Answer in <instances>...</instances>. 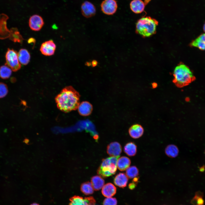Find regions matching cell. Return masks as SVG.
Listing matches in <instances>:
<instances>
[{"instance_id":"7a4b0ae2","label":"cell","mask_w":205,"mask_h":205,"mask_svg":"<svg viewBox=\"0 0 205 205\" xmlns=\"http://www.w3.org/2000/svg\"><path fill=\"white\" fill-rule=\"evenodd\" d=\"M173 75V82L179 88L187 86L196 79L189 67L182 62H180L175 67Z\"/></svg>"},{"instance_id":"cb8c5ba5","label":"cell","mask_w":205,"mask_h":205,"mask_svg":"<svg viewBox=\"0 0 205 205\" xmlns=\"http://www.w3.org/2000/svg\"><path fill=\"white\" fill-rule=\"evenodd\" d=\"M191 47H196L200 50L205 51V40L198 37L190 44Z\"/></svg>"},{"instance_id":"d6a6232c","label":"cell","mask_w":205,"mask_h":205,"mask_svg":"<svg viewBox=\"0 0 205 205\" xmlns=\"http://www.w3.org/2000/svg\"><path fill=\"white\" fill-rule=\"evenodd\" d=\"M30 205H39V204L36 203H34L31 204Z\"/></svg>"},{"instance_id":"44dd1931","label":"cell","mask_w":205,"mask_h":205,"mask_svg":"<svg viewBox=\"0 0 205 205\" xmlns=\"http://www.w3.org/2000/svg\"><path fill=\"white\" fill-rule=\"evenodd\" d=\"M69 200V205H89L85 197H83L78 196H74L71 197Z\"/></svg>"},{"instance_id":"9c48e42d","label":"cell","mask_w":205,"mask_h":205,"mask_svg":"<svg viewBox=\"0 0 205 205\" xmlns=\"http://www.w3.org/2000/svg\"><path fill=\"white\" fill-rule=\"evenodd\" d=\"M81 10L82 15L87 18L93 16L96 12L95 6L92 3L88 1H85L82 4Z\"/></svg>"},{"instance_id":"d6986e66","label":"cell","mask_w":205,"mask_h":205,"mask_svg":"<svg viewBox=\"0 0 205 205\" xmlns=\"http://www.w3.org/2000/svg\"><path fill=\"white\" fill-rule=\"evenodd\" d=\"M124 150V152L129 156H134L137 153V147L134 143L129 142L125 145Z\"/></svg>"},{"instance_id":"5b68a950","label":"cell","mask_w":205,"mask_h":205,"mask_svg":"<svg viewBox=\"0 0 205 205\" xmlns=\"http://www.w3.org/2000/svg\"><path fill=\"white\" fill-rule=\"evenodd\" d=\"M6 63L5 65L9 67L12 71L16 72L21 67L18 58L17 51L13 49L8 48L6 53Z\"/></svg>"},{"instance_id":"603a6c76","label":"cell","mask_w":205,"mask_h":205,"mask_svg":"<svg viewBox=\"0 0 205 205\" xmlns=\"http://www.w3.org/2000/svg\"><path fill=\"white\" fill-rule=\"evenodd\" d=\"M12 70L6 65H3L0 67V77L3 79H7L11 76Z\"/></svg>"},{"instance_id":"f1b7e54d","label":"cell","mask_w":205,"mask_h":205,"mask_svg":"<svg viewBox=\"0 0 205 205\" xmlns=\"http://www.w3.org/2000/svg\"><path fill=\"white\" fill-rule=\"evenodd\" d=\"M136 184L132 182L130 183L128 185V187L130 189L133 190L134 189L136 186Z\"/></svg>"},{"instance_id":"8992f818","label":"cell","mask_w":205,"mask_h":205,"mask_svg":"<svg viewBox=\"0 0 205 205\" xmlns=\"http://www.w3.org/2000/svg\"><path fill=\"white\" fill-rule=\"evenodd\" d=\"M101 6L102 11L108 15L115 13L118 7L117 2L116 0H104Z\"/></svg>"},{"instance_id":"8fae6325","label":"cell","mask_w":205,"mask_h":205,"mask_svg":"<svg viewBox=\"0 0 205 205\" xmlns=\"http://www.w3.org/2000/svg\"><path fill=\"white\" fill-rule=\"evenodd\" d=\"M143 127L138 124L132 126L129 128V133L130 136L134 139H138L141 137L144 133Z\"/></svg>"},{"instance_id":"4316f807","label":"cell","mask_w":205,"mask_h":205,"mask_svg":"<svg viewBox=\"0 0 205 205\" xmlns=\"http://www.w3.org/2000/svg\"><path fill=\"white\" fill-rule=\"evenodd\" d=\"M8 92L7 85L5 83L0 82V98L5 97Z\"/></svg>"},{"instance_id":"7c38bea8","label":"cell","mask_w":205,"mask_h":205,"mask_svg":"<svg viewBox=\"0 0 205 205\" xmlns=\"http://www.w3.org/2000/svg\"><path fill=\"white\" fill-rule=\"evenodd\" d=\"M77 109L80 115L83 116H87L89 115L92 112L93 106L89 102L85 101L79 104Z\"/></svg>"},{"instance_id":"52a82bcc","label":"cell","mask_w":205,"mask_h":205,"mask_svg":"<svg viewBox=\"0 0 205 205\" xmlns=\"http://www.w3.org/2000/svg\"><path fill=\"white\" fill-rule=\"evenodd\" d=\"M56 48V46L52 40H50L43 43L40 46V50L44 55L50 56L54 55Z\"/></svg>"},{"instance_id":"5bb4252c","label":"cell","mask_w":205,"mask_h":205,"mask_svg":"<svg viewBox=\"0 0 205 205\" xmlns=\"http://www.w3.org/2000/svg\"><path fill=\"white\" fill-rule=\"evenodd\" d=\"M128 180V177L126 174L124 173H120L115 177L114 182L116 186L124 188L126 186Z\"/></svg>"},{"instance_id":"3957f363","label":"cell","mask_w":205,"mask_h":205,"mask_svg":"<svg viewBox=\"0 0 205 205\" xmlns=\"http://www.w3.org/2000/svg\"><path fill=\"white\" fill-rule=\"evenodd\" d=\"M158 21L149 16L143 17L138 20L136 24L137 33L143 37H149L155 34Z\"/></svg>"},{"instance_id":"ac0fdd59","label":"cell","mask_w":205,"mask_h":205,"mask_svg":"<svg viewBox=\"0 0 205 205\" xmlns=\"http://www.w3.org/2000/svg\"><path fill=\"white\" fill-rule=\"evenodd\" d=\"M131 164V161L128 157L122 156L119 158L117 162V167L120 171H124L128 168Z\"/></svg>"},{"instance_id":"9a60e30c","label":"cell","mask_w":205,"mask_h":205,"mask_svg":"<svg viewBox=\"0 0 205 205\" xmlns=\"http://www.w3.org/2000/svg\"><path fill=\"white\" fill-rule=\"evenodd\" d=\"M116 192V187L111 183H108L104 185L101 191L102 195L107 198L112 196L115 194Z\"/></svg>"},{"instance_id":"484cf974","label":"cell","mask_w":205,"mask_h":205,"mask_svg":"<svg viewBox=\"0 0 205 205\" xmlns=\"http://www.w3.org/2000/svg\"><path fill=\"white\" fill-rule=\"evenodd\" d=\"M201 193L197 192L192 200L191 203L194 205H203L204 200Z\"/></svg>"},{"instance_id":"e0dca14e","label":"cell","mask_w":205,"mask_h":205,"mask_svg":"<svg viewBox=\"0 0 205 205\" xmlns=\"http://www.w3.org/2000/svg\"><path fill=\"white\" fill-rule=\"evenodd\" d=\"M91 183L94 190L97 191L102 188L104 184V181L101 176L96 175L91 178Z\"/></svg>"},{"instance_id":"6da1fadb","label":"cell","mask_w":205,"mask_h":205,"mask_svg":"<svg viewBox=\"0 0 205 205\" xmlns=\"http://www.w3.org/2000/svg\"><path fill=\"white\" fill-rule=\"evenodd\" d=\"M80 96L79 93L73 87H66L55 98L57 106L65 112L76 110L80 104Z\"/></svg>"},{"instance_id":"d4e9b609","label":"cell","mask_w":205,"mask_h":205,"mask_svg":"<svg viewBox=\"0 0 205 205\" xmlns=\"http://www.w3.org/2000/svg\"><path fill=\"white\" fill-rule=\"evenodd\" d=\"M126 175L130 179L134 178L138 175L139 170L136 166H131L126 169Z\"/></svg>"},{"instance_id":"7402d4cb","label":"cell","mask_w":205,"mask_h":205,"mask_svg":"<svg viewBox=\"0 0 205 205\" xmlns=\"http://www.w3.org/2000/svg\"><path fill=\"white\" fill-rule=\"evenodd\" d=\"M80 190L83 194L87 195L92 194L94 192V189L91 183L89 181L82 183L80 186Z\"/></svg>"},{"instance_id":"277c9868","label":"cell","mask_w":205,"mask_h":205,"mask_svg":"<svg viewBox=\"0 0 205 205\" xmlns=\"http://www.w3.org/2000/svg\"><path fill=\"white\" fill-rule=\"evenodd\" d=\"M120 156H112L103 159L97 170L98 175L106 178L114 175L116 171L117 162Z\"/></svg>"},{"instance_id":"4dcf8cb0","label":"cell","mask_w":205,"mask_h":205,"mask_svg":"<svg viewBox=\"0 0 205 205\" xmlns=\"http://www.w3.org/2000/svg\"><path fill=\"white\" fill-rule=\"evenodd\" d=\"M86 63H87V65H88V66H89L90 65H91V63H90V62H87Z\"/></svg>"},{"instance_id":"83f0119b","label":"cell","mask_w":205,"mask_h":205,"mask_svg":"<svg viewBox=\"0 0 205 205\" xmlns=\"http://www.w3.org/2000/svg\"><path fill=\"white\" fill-rule=\"evenodd\" d=\"M117 201L115 198L108 197L105 198L103 202V205H117Z\"/></svg>"},{"instance_id":"f546056e","label":"cell","mask_w":205,"mask_h":205,"mask_svg":"<svg viewBox=\"0 0 205 205\" xmlns=\"http://www.w3.org/2000/svg\"><path fill=\"white\" fill-rule=\"evenodd\" d=\"M98 63L97 61L95 60H93L92 61V64L93 67L96 66Z\"/></svg>"},{"instance_id":"1f68e13d","label":"cell","mask_w":205,"mask_h":205,"mask_svg":"<svg viewBox=\"0 0 205 205\" xmlns=\"http://www.w3.org/2000/svg\"><path fill=\"white\" fill-rule=\"evenodd\" d=\"M203 29L204 31L205 32V23H204V25L203 27Z\"/></svg>"},{"instance_id":"ba28073f","label":"cell","mask_w":205,"mask_h":205,"mask_svg":"<svg viewBox=\"0 0 205 205\" xmlns=\"http://www.w3.org/2000/svg\"><path fill=\"white\" fill-rule=\"evenodd\" d=\"M44 23L43 18L38 15H34L29 18V25L30 28L32 30L37 31L40 30L44 25Z\"/></svg>"},{"instance_id":"30bf717a","label":"cell","mask_w":205,"mask_h":205,"mask_svg":"<svg viewBox=\"0 0 205 205\" xmlns=\"http://www.w3.org/2000/svg\"><path fill=\"white\" fill-rule=\"evenodd\" d=\"M122 151V147L118 142H115L110 143L107 147V152L111 156H119Z\"/></svg>"},{"instance_id":"836d02e7","label":"cell","mask_w":205,"mask_h":205,"mask_svg":"<svg viewBox=\"0 0 205 205\" xmlns=\"http://www.w3.org/2000/svg\"></svg>"},{"instance_id":"ffe728a7","label":"cell","mask_w":205,"mask_h":205,"mask_svg":"<svg viewBox=\"0 0 205 205\" xmlns=\"http://www.w3.org/2000/svg\"><path fill=\"white\" fill-rule=\"evenodd\" d=\"M166 155L171 158L177 157L179 153V150L177 147L174 144H170L167 145L165 149Z\"/></svg>"},{"instance_id":"4fadbf2b","label":"cell","mask_w":205,"mask_h":205,"mask_svg":"<svg viewBox=\"0 0 205 205\" xmlns=\"http://www.w3.org/2000/svg\"><path fill=\"white\" fill-rule=\"evenodd\" d=\"M130 7L132 11L134 13H140L144 9L145 4L142 0H133L130 3Z\"/></svg>"},{"instance_id":"2e32d148","label":"cell","mask_w":205,"mask_h":205,"mask_svg":"<svg viewBox=\"0 0 205 205\" xmlns=\"http://www.w3.org/2000/svg\"><path fill=\"white\" fill-rule=\"evenodd\" d=\"M18 58L20 63L26 65L30 61V55L28 51L26 49L22 48L18 53Z\"/></svg>"}]
</instances>
